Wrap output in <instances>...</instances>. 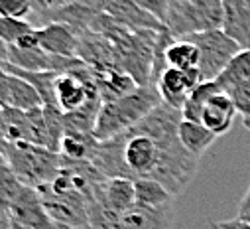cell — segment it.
Returning a JSON list of instances; mask_svg holds the SVG:
<instances>
[{
  "label": "cell",
  "instance_id": "cell-1",
  "mask_svg": "<svg viewBox=\"0 0 250 229\" xmlns=\"http://www.w3.org/2000/svg\"><path fill=\"white\" fill-rule=\"evenodd\" d=\"M181 109L162 101L126 133L101 140L91 164L106 178H152L179 196L201 160L181 144Z\"/></svg>",
  "mask_w": 250,
  "mask_h": 229
},
{
  "label": "cell",
  "instance_id": "cell-2",
  "mask_svg": "<svg viewBox=\"0 0 250 229\" xmlns=\"http://www.w3.org/2000/svg\"><path fill=\"white\" fill-rule=\"evenodd\" d=\"M160 103L162 97L156 85H138L134 91L118 99L103 101L95 129L97 140H108L126 133L128 129L138 125Z\"/></svg>",
  "mask_w": 250,
  "mask_h": 229
},
{
  "label": "cell",
  "instance_id": "cell-3",
  "mask_svg": "<svg viewBox=\"0 0 250 229\" xmlns=\"http://www.w3.org/2000/svg\"><path fill=\"white\" fill-rule=\"evenodd\" d=\"M2 160L12 168L16 178L32 188H42L55 180L63 168L59 152L30 144V142H2Z\"/></svg>",
  "mask_w": 250,
  "mask_h": 229
},
{
  "label": "cell",
  "instance_id": "cell-4",
  "mask_svg": "<svg viewBox=\"0 0 250 229\" xmlns=\"http://www.w3.org/2000/svg\"><path fill=\"white\" fill-rule=\"evenodd\" d=\"M223 0H171L166 30L175 38L223 28Z\"/></svg>",
  "mask_w": 250,
  "mask_h": 229
},
{
  "label": "cell",
  "instance_id": "cell-5",
  "mask_svg": "<svg viewBox=\"0 0 250 229\" xmlns=\"http://www.w3.org/2000/svg\"><path fill=\"white\" fill-rule=\"evenodd\" d=\"M187 40H191L201 51L199 69H201L203 81H215L223 73V69L229 66V62L242 49L223 28L191 34L187 36Z\"/></svg>",
  "mask_w": 250,
  "mask_h": 229
},
{
  "label": "cell",
  "instance_id": "cell-6",
  "mask_svg": "<svg viewBox=\"0 0 250 229\" xmlns=\"http://www.w3.org/2000/svg\"><path fill=\"white\" fill-rule=\"evenodd\" d=\"M199 83H203L201 69H177V68L167 66L160 73L156 87H158L164 103H167L175 109H183L185 101L189 99V95L193 93V89Z\"/></svg>",
  "mask_w": 250,
  "mask_h": 229
},
{
  "label": "cell",
  "instance_id": "cell-7",
  "mask_svg": "<svg viewBox=\"0 0 250 229\" xmlns=\"http://www.w3.org/2000/svg\"><path fill=\"white\" fill-rule=\"evenodd\" d=\"M0 103H2V107H14L22 111H30L43 105L40 93L28 79L4 69L0 75Z\"/></svg>",
  "mask_w": 250,
  "mask_h": 229
},
{
  "label": "cell",
  "instance_id": "cell-8",
  "mask_svg": "<svg viewBox=\"0 0 250 229\" xmlns=\"http://www.w3.org/2000/svg\"><path fill=\"white\" fill-rule=\"evenodd\" d=\"M173 204L152 207L134 204L120 215V229H173Z\"/></svg>",
  "mask_w": 250,
  "mask_h": 229
},
{
  "label": "cell",
  "instance_id": "cell-9",
  "mask_svg": "<svg viewBox=\"0 0 250 229\" xmlns=\"http://www.w3.org/2000/svg\"><path fill=\"white\" fill-rule=\"evenodd\" d=\"M38 36L42 49H45L51 55H63V57L77 55L81 34L65 22H49L38 28Z\"/></svg>",
  "mask_w": 250,
  "mask_h": 229
},
{
  "label": "cell",
  "instance_id": "cell-10",
  "mask_svg": "<svg viewBox=\"0 0 250 229\" xmlns=\"http://www.w3.org/2000/svg\"><path fill=\"white\" fill-rule=\"evenodd\" d=\"M104 12L110 14L118 24L130 30H156V32L166 30V24L162 20H158L154 14L144 10L134 0H110L104 6Z\"/></svg>",
  "mask_w": 250,
  "mask_h": 229
},
{
  "label": "cell",
  "instance_id": "cell-11",
  "mask_svg": "<svg viewBox=\"0 0 250 229\" xmlns=\"http://www.w3.org/2000/svg\"><path fill=\"white\" fill-rule=\"evenodd\" d=\"M236 107L232 103V99L225 93V91H217L213 93L205 107H203V114H201V123L217 137L227 135L236 119Z\"/></svg>",
  "mask_w": 250,
  "mask_h": 229
},
{
  "label": "cell",
  "instance_id": "cell-12",
  "mask_svg": "<svg viewBox=\"0 0 250 229\" xmlns=\"http://www.w3.org/2000/svg\"><path fill=\"white\" fill-rule=\"evenodd\" d=\"M97 198L112 213H116V215L126 213L136 204L134 180H130V178H106L97 188Z\"/></svg>",
  "mask_w": 250,
  "mask_h": 229
},
{
  "label": "cell",
  "instance_id": "cell-13",
  "mask_svg": "<svg viewBox=\"0 0 250 229\" xmlns=\"http://www.w3.org/2000/svg\"><path fill=\"white\" fill-rule=\"evenodd\" d=\"M223 30L242 49H250V0H223Z\"/></svg>",
  "mask_w": 250,
  "mask_h": 229
},
{
  "label": "cell",
  "instance_id": "cell-14",
  "mask_svg": "<svg viewBox=\"0 0 250 229\" xmlns=\"http://www.w3.org/2000/svg\"><path fill=\"white\" fill-rule=\"evenodd\" d=\"M95 75H97V87L103 101L118 99L138 87L136 79L122 68H101V69H95Z\"/></svg>",
  "mask_w": 250,
  "mask_h": 229
},
{
  "label": "cell",
  "instance_id": "cell-15",
  "mask_svg": "<svg viewBox=\"0 0 250 229\" xmlns=\"http://www.w3.org/2000/svg\"><path fill=\"white\" fill-rule=\"evenodd\" d=\"M2 62H10L16 68H22L28 71L53 69V55L42 47L26 49V47L2 44Z\"/></svg>",
  "mask_w": 250,
  "mask_h": 229
},
{
  "label": "cell",
  "instance_id": "cell-16",
  "mask_svg": "<svg viewBox=\"0 0 250 229\" xmlns=\"http://www.w3.org/2000/svg\"><path fill=\"white\" fill-rule=\"evenodd\" d=\"M99 142L101 140H97L95 135L65 133L63 138H61L59 154L63 160H69V162H91Z\"/></svg>",
  "mask_w": 250,
  "mask_h": 229
},
{
  "label": "cell",
  "instance_id": "cell-17",
  "mask_svg": "<svg viewBox=\"0 0 250 229\" xmlns=\"http://www.w3.org/2000/svg\"><path fill=\"white\" fill-rule=\"evenodd\" d=\"M179 140L191 154L201 158L209 150V146L217 140V135H213L203 123L183 119L179 123Z\"/></svg>",
  "mask_w": 250,
  "mask_h": 229
},
{
  "label": "cell",
  "instance_id": "cell-18",
  "mask_svg": "<svg viewBox=\"0 0 250 229\" xmlns=\"http://www.w3.org/2000/svg\"><path fill=\"white\" fill-rule=\"evenodd\" d=\"M166 64L169 68H177V69H199L201 51L187 38L171 40L166 47Z\"/></svg>",
  "mask_w": 250,
  "mask_h": 229
},
{
  "label": "cell",
  "instance_id": "cell-19",
  "mask_svg": "<svg viewBox=\"0 0 250 229\" xmlns=\"http://www.w3.org/2000/svg\"><path fill=\"white\" fill-rule=\"evenodd\" d=\"M2 140L6 142H30V114L28 111L2 107Z\"/></svg>",
  "mask_w": 250,
  "mask_h": 229
},
{
  "label": "cell",
  "instance_id": "cell-20",
  "mask_svg": "<svg viewBox=\"0 0 250 229\" xmlns=\"http://www.w3.org/2000/svg\"><path fill=\"white\" fill-rule=\"evenodd\" d=\"M134 190H136V204L152 206V207L173 204V198H175L164 184H160L158 180H152V178L134 180Z\"/></svg>",
  "mask_w": 250,
  "mask_h": 229
},
{
  "label": "cell",
  "instance_id": "cell-21",
  "mask_svg": "<svg viewBox=\"0 0 250 229\" xmlns=\"http://www.w3.org/2000/svg\"><path fill=\"white\" fill-rule=\"evenodd\" d=\"M217 91H221V87H219L215 81H203V83H199V85L193 89V93L189 95V99L185 101L183 109H181V113H183V119L201 123L203 107H205L207 99H209L213 93H217Z\"/></svg>",
  "mask_w": 250,
  "mask_h": 229
},
{
  "label": "cell",
  "instance_id": "cell-22",
  "mask_svg": "<svg viewBox=\"0 0 250 229\" xmlns=\"http://www.w3.org/2000/svg\"><path fill=\"white\" fill-rule=\"evenodd\" d=\"M248 77H250V49H240L223 69V73L215 79V83L221 87V91H225L229 85Z\"/></svg>",
  "mask_w": 250,
  "mask_h": 229
},
{
  "label": "cell",
  "instance_id": "cell-23",
  "mask_svg": "<svg viewBox=\"0 0 250 229\" xmlns=\"http://www.w3.org/2000/svg\"><path fill=\"white\" fill-rule=\"evenodd\" d=\"M32 30H36V28L28 20L0 16V42H2V44H8V46L10 44H16L26 34H30Z\"/></svg>",
  "mask_w": 250,
  "mask_h": 229
},
{
  "label": "cell",
  "instance_id": "cell-24",
  "mask_svg": "<svg viewBox=\"0 0 250 229\" xmlns=\"http://www.w3.org/2000/svg\"><path fill=\"white\" fill-rule=\"evenodd\" d=\"M225 93L232 99L238 114H242V117H248V114H250V77L229 85L225 89Z\"/></svg>",
  "mask_w": 250,
  "mask_h": 229
},
{
  "label": "cell",
  "instance_id": "cell-25",
  "mask_svg": "<svg viewBox=\"0 0 250 229\" xmlns=\"http://www.w3.org/2000/svg\"><path fill=\"white\" fill-rule=\"evenodd\" d=\"M34 12L32 0H0V16L26 20Z\"/></svg>",
  "mask_w": 250,
  "mask_h": 229
},
{
  "label": "cell",
  "instance_id": "cell-26",
  "mask_svg": "<svg viewBox=\"0 0 250 229\" xmlns=\"http://www.w3.org/2000/svg\"><path fill=\"white\" fill-rule=\"evenodd\" d=\"M136 4H140L144 10H148L150 14H154L158 20H162L166 24L167 18V10H169V2L171 0H134Z\"/></svg>",
  "mask_w": 250,
  "mask_h": 229
},
{
  "label": "cell",
  "instance_id": "cell-27",
  "mask_svg": "<svg viewBox=\"0 0 250 229\" xmlns=\"http://www.w3.org/2000/svg\"><path fill=\"white\" fill-rule=\"evenodd\" d=\"M219 225L223 229H250V221L242 219V217H234V219H225L219 221Z\"/></svg>",
  "mask_w": 250,
  "mask_h": 229
},
{
  "label": "cell",
  "instance_id": "cell-28",
  "mask_svg": "<svg viewBox=\"0 0 250 229\" xmlns=\"http://www.w3.org/2000/svg\"><path fill=\"white\" fill-rule=\"evenodd\" d=\"M248 211H250V186H248L246 194L242 196V200H240V204H238V215L248 213Z\"/></svg>",
  "mask_w": 250,
  "mask_h": 229
},
{
  "label": "cell",
  "instance_id": "cell-29",
  "mask_svg": "<svg viewBox=\"0 0 250 229\" xmlns=\"http://www.w3.org/2000/svg\"><path fill=\"white\" fill-rule=\"evenodd\" d=\"M8 219H10V229H34V227H30V225H24V223H20V221L12 219L10 215H8Z\"/></svg>",
  "mask_w": 250,
  "mask_h": 229
},
{
  "label": "cell",
  "instance_id": "cell-30",
  "mask_svg": "<svg viewBox=\"0 0 250 229\" xmlns=\"http://www.w3.org/2000/svg\"><path fill=\"white\" fill-rule=\"evenodd\" d=\"M0 229H10V219L4 209H2V225H0Z\"/></svg>",
  "mask_w": 250,
  "mask_h": 229
},
{
  "label": "cell",
  "instance_id": "cell-31",
  "mask_svg": "<svg viewBox=\"0 0 250 229\" xmlns=\"http://www.w3.org/2000/svg\"><path fill=\"white\" fill-rule=\"evenodd\" d=\"M242 125H244L246 131H250V114H248V117H242Z\"/></svg>",
  "mask_w": 250,
  "mask_h": 229
},
{
  "label": "cell",
  "instance_id": "cell-32",
  "mask_svg": "<svg viewBox=\"0 0 250 229\" xmlns=\"http://www.w3.org/2000/svg\"><path fill=\"white\" fill-rule=\"evenodd\" d=\"M209 229H223V227H221L219 223H215V221H213V223H209Z\"/></svg>",
  "mask_w": 250,
  "mask_h": 229
},
{
  "label": "cell",
  "instance_id": "cell-33",
  "mask_svg": "<svg viewBox=\"0 0 250 229\" xmlns=\"http://www.w3.org/2000/svg\"><path fill=\"white\" fill-rule=\"evenodd\" d=\"M238 217H242V219H246V221H250V211H248V213H242V215H238Z\"/></svg>",
  "mask_w": 250,
  "mask_h": 229
},
{
  "label": "cell",
  "instance_id": "cell-34",
  "mask_svg": "<svg viewBox=\"0 0 250 229\" xmlns=\"http://www.w3.org/2000/svg\"><path fill=\"white\" fill-rule=\"evenodd\" d=\"M59 229H69V227H61V225H59Z\"/></svg>",
  "mask_w": 250,
  "mask_h": 229
}]
</instances>
